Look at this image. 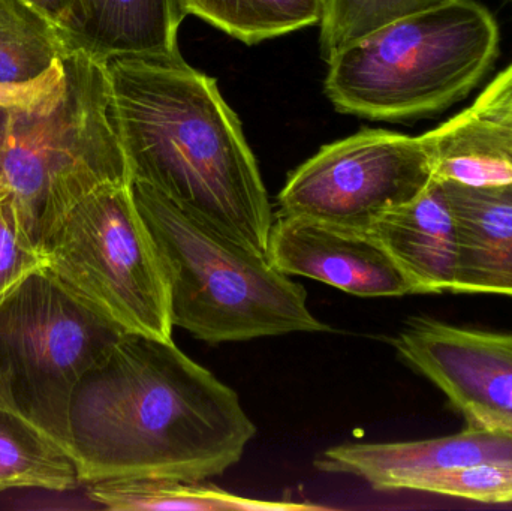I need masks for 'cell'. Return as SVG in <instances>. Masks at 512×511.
Here are the masks:
<instances>
[{
    "label": "cell",
    "instance_id": "6da1fadb",
    "mask_svg": "<svg viewBox=\"0 0 512 511\" xmlns=\"http://www.w3.org/2000/svg\"><path fill=\"white\" fill-rule=\"evenodd\" d=\"M81 483L222 476L256 426L239 395L174 341L126 332L78 384L69 413Z\"/></svg>",
    "mask_w": 512,
    "mask_h": 511
},
{
    "label": "cell",
    "instance_id": "7a4b0ae2",
    "mask_svg": "<svg viewBox=\"0 0 512 511\" xmlns=\"http://www.w3.org/2000/svg\"><path fill=\"white\" fill-rule=\"evenodd\" d=\"M131 182L267 257L273 213L242 123L218 81L173 54L107 60Z\"/></svg>",
    "mask_w": 512,
    "mask_h": 511
},
{
    "label": "cell",
    "instance_id": "3957f363",
    "mask_svg": "<svg viewBox=\"0 0 512 511\" xmlns=\"http://www.w3.org/2000/svg\"><path fill=\"white\" fill-rule=\"evenodd\" d=\"M62 62L65 90L56 101L0 107V197L12 201L42 251L81 198L131 183L107 62L83 50Z\"/></svg>",
    "mask_w": 512,
    "mask_h": 511
},
{
    "label": "cell",
    "instance_id": "277c9868",
    "mask_svg": "<svg viewBox=\"0 0 512 511\" xmlns=\"http://www.w3.org/2000/svg\"><path fill=\"white\" fill-rule=\"evenodd\" d=\"M131 186L164 267L174 327L209 344L330 330L309 311L306 290L265 255L152 186Z\"/></svg>",
    "mask_w": 512,
    "mask_h": 511
},
{
    "label": "cell",
    "instance_id": "5b68a950",
    "mask_svg": "<svg viewBox=\"0 0 512 511\" xmlns=\"http://www.w3.org/2000/svg\"><path fill=\"white\" fill-rule=\"evenodd\" d=\"M498 51V23L486 6L445 0L337 53L325 93L337 110L367 119L430 116L466 98Z\"/></svg>",
    "mask_w": 512,
    "mask_h": 511
},
{
    "label": "cell",
    "instance_id": "8992f818",
    "mask_svg": "<svg viewBox=\"0 0 512 511\" xmlns=\"http://www.w3.org/2000/svg\"><path fill=\"white\" fill-rule=\"evenodd\" d=\"M125 333L47 267L32 273L0 299V407L71 453L72 396Z\"/></svg>",
    "mask_w": 512,
    "mask_h": 511
},
{
    "label": "cell",
    "instance_id": "52a82bcc",
    "mask_svg": "<svg viewBox=\"0 0 512 511\" xmlns=\"http://www.w3.org/2000/svg\"><path fill=\"white\" fill-rule=\"evenodd\" d=\"M44 252L66 288L125 332L173 341L164 267L131 183H108L81 198Z\"/></svg>",
    "mask_w": 512,
    "mask_h": 511
},
{
    "label": "cell",
    "instance_id": "ba28073f",
    "mask_svg": "<svg viewBox=\"0 0 512 511\" xmlns=\"http://www.w3.org/2000/svg\"><path fill=\"white\" fill-rule=\"evenodd\" d=\"M433 180L423 135L364 129L322 147L289 174L280 215L369 231L384 213L414 200Z\"/></svg>",
    "mask_w": 512,
    "mask_h": 511
},
{
    "label": "cell",
    "instance_id": "9c48e42d",
    "mask_svg": "<svg viewBox=\"0 0 512 511\" xmlns=\"http://www.w3.org/2000/svg\"><path fill=\"white\" fill-rule=\"evenodd\" d=\"M391 344L447 396L466 425L512 428V333L418 317Z\"/></svg>",
    "mask_w": 512,
    "mask_h": 511
},
{
    "label": "cell",
    "instance_id": "30bf717a",
    "mask_svg": "<svg viewBox=\"0 0 512 511\" xmlns=\"http://www.w3.org/2000/svg\"><path fill=\"white\" fill-rule=\"evenodd\" d=\"M267 258L285 275L315 279L352 296L412 294L402 270L369 231L280 215L271 227Z\"/></svg>",
    "mask_w": 512,
    "mask_h": 511
},
{
    "label": "cell",
    "instance_id": "8fae6325",
    "mask_svg": "<svg viewBox=\"0 0 512 511\" xmlns=\"http://www.w3.org/2000/svg\"><path fill=\"white\" fill-rule=\"evenodd\" d=\"M507 461H512V428L466 425L459 434L429 440L340 444L322 452L315 468L388 492L403 491L423 474Z\"/></svg>",
    "mask_w": 512,
    "mask_h": 511
},
{
    "label": "cell",
    "instance_id": "7c38bea8",
    "mask_svg": "<svg viewBox=\"0 0 512 511\" xmlns=\"http://www.w3.org/2000/svg\"><path fill=\"white\" fill-rule=\"evenodd\" d=\"M423 138L433 179L466 186L512 183V63L469 107Z\"/></svg>",
    "mask_w": 512,
    "mask_h": 511
},
{
    "label": "cell",
    "instance_id": "4fadbf2b",
    "mask_svg": "<svg viewBox=\"0 0 512 511\" xmlns=\"http://www.w3.org/2000/svg\"><path fill=\"white\" fill-rule=\"evenodd\" d=\"M369 233L402 270L412 294L453 293L459 237L442 182L433 179L414 200L384 213Z\"/></svg>",
    "mask_w": 512,
    "mask_h": 511
},
{
    "label": "cell",
    "instance_id": "5bb4252c",
    "mask_svg": "<svg viewBox=\"0 0 512 511\" xmlns=\"http://www.w3.org/2000/svg\"><path fill=\"white\" fill-rule=\"evenodd\" d=\"M442 185L459 237L453 293L512 297V183Z\"/></svg>",
    "mask_w": 512,
    "mask_h": 511
},
{
    "label": "cell",
    "instance_id": "9a60e30c",
    "mask_svg": "<svg viewBox=\"0 0 512 511\" xmlns=\"http://www.w3.org/2000/svg\"><path fill=\"white\" fill-rule=\"evenodd\" d=\"M185 12L179 0H77L63 27L71 50L96 59L173 54Z\"/></svg>",
    "mask_w": 512,
    "mask_h": 511
},
{
    "label": "cell",
    "instance_id": "2e32d148",
    "mask_svg": "<svg viewBox=\"0 0 512 511\" xmlns=\"http://www.w3.org/2000/svg\"><path fill=\"white\" fill-rule=\"evenodd\" d=\"M87 497L114 511H313L327 507L312 503L265 501L240 497L212 483L191 480H102L89 483Z\"/></svg>",
    "mask_w": 512,
    "mask_h": 511
},
{
    "label": "cell",
    "instance_id": "e0dca14e",
    "mask_svg": "<svg viewBox=\"0 0 512 511\" xmlns=\"http://www.w3.org/2000/svg\"><path fill=\"white\" fill-rule=\"evenodd\" d=\"M78 485L80 471L69 450L26 417L0 407V492H63Z\"/></svg>",
    "mask_w": 512,
    "mask_h": 511
},
{
    "label": "cell",
    "instance_id": "ac0fdd59",
    "mask_svg": "<svg viewBox=\"0 0 512 511\" xmlns=\"http://www.w3.org/2000/svg\"><path fill=\"white\" fill-rule=\"evenodd\" d=\"M185 15L254 45L319 24L325 0H179Z\"/></svg>",
    "mask_w": 512,
    "mask_h": 511
},
{
    "label": "cell",
    "instance_id": "d6986e66",
    "mask_svg": "<svg viewBox=\"0 0 512 511\" xmlns=\"http://www.w3.org/2000/svg\"><path fill=\"white\" fill-rule=\"evenodd\" d=\"M62 30L23 0H0V83L24 84L71 53Z\"/></svg>",
    "mask_w": 512,
    "mask_h": 511
},
{
    "label": "cell",
    "instance_id": "ffe728a7",
    "mask_svg": "<svg viewBox=\"0 0 512 511\" xmlns=\"http://www.w3.org/2000/svg\"><path fill=\"white\" fill-rule=\"evenodd\" d=\"M445 0H325L319 48L325 62L390 24Z\"/></svg>",
    "mask_w": 512,
    "mask_h": 511
},
{
    "label": "cell",
    "instance_id": "44dd1931",
    "mask_svg": "<svg viewBox=\"0 0 512 511\" xmlns=\"http://www.w3.org/2000/svg\"><path fill=\"white\" fill-rule=\"evenodd\" d=\"M403 491L429 492L483 504L512 503V461L423 474L406 483Z\"/></svg>",
    "mask_w": 512,
    "mask_h": 511
},
{
    "label": "cell",
    "instance_id": "7402d4cb",
    "mask_svg": "<svg viewBox=\"0 0 512 511\" xmlns=\"http://www.w3.org/2000/svg\"><path fill=\"white\" fill-rule=\"evenodd\" d=\"M44 267V251L24 227L12 201L0 197V299Z\"/></svg>",
    "mask_w": 512,
    "mask_h": 511
},
{
    "label": "cell",
    "instance_id": "603a6c76",
    "mask_svg": "<svg viewBox=\"0 0 512 511\" xmlns=\"http://www.w3.org/2000/svg\"><path fill=\"white\" fill-rule=\"evenodd\" d=\"M65 90V68L57 62L38 80L24 84L0 83V107H39L56 101Z\"/></svg>",
    "mask_w": 512,
    "mask_h": 511
},
{
    "label": "cell",
    "instance_id": "cb8c5ba5",
    "mask_svg": "<svg viewBox=\"0 0 512 511\" xmlns=\"http://www.w3.org/2000/svg\"><path fill=\"white\" fill-rule=\"evenodd\" d=\"M27 5L44 15L45 18L56 24L60 30L68 23L77 0H23Z\"/></svg>",
    "mask_w": 512,
    "mask_h": 511
},
{
    "label": "cell",
    "instance_id": "d4e9b609",
    "mask_svg": "<svg viewBox=\"0 0 512 511\" xmlns=\"http://www.w3.org/2000/svg\"><path fill=\"white\" fill-rule=\"evenodd\" d=\"M511 3H512V0H511Z\"/></svg>",
    "mask_w": 512,
    "mask_h": 511
}]
</instances>
